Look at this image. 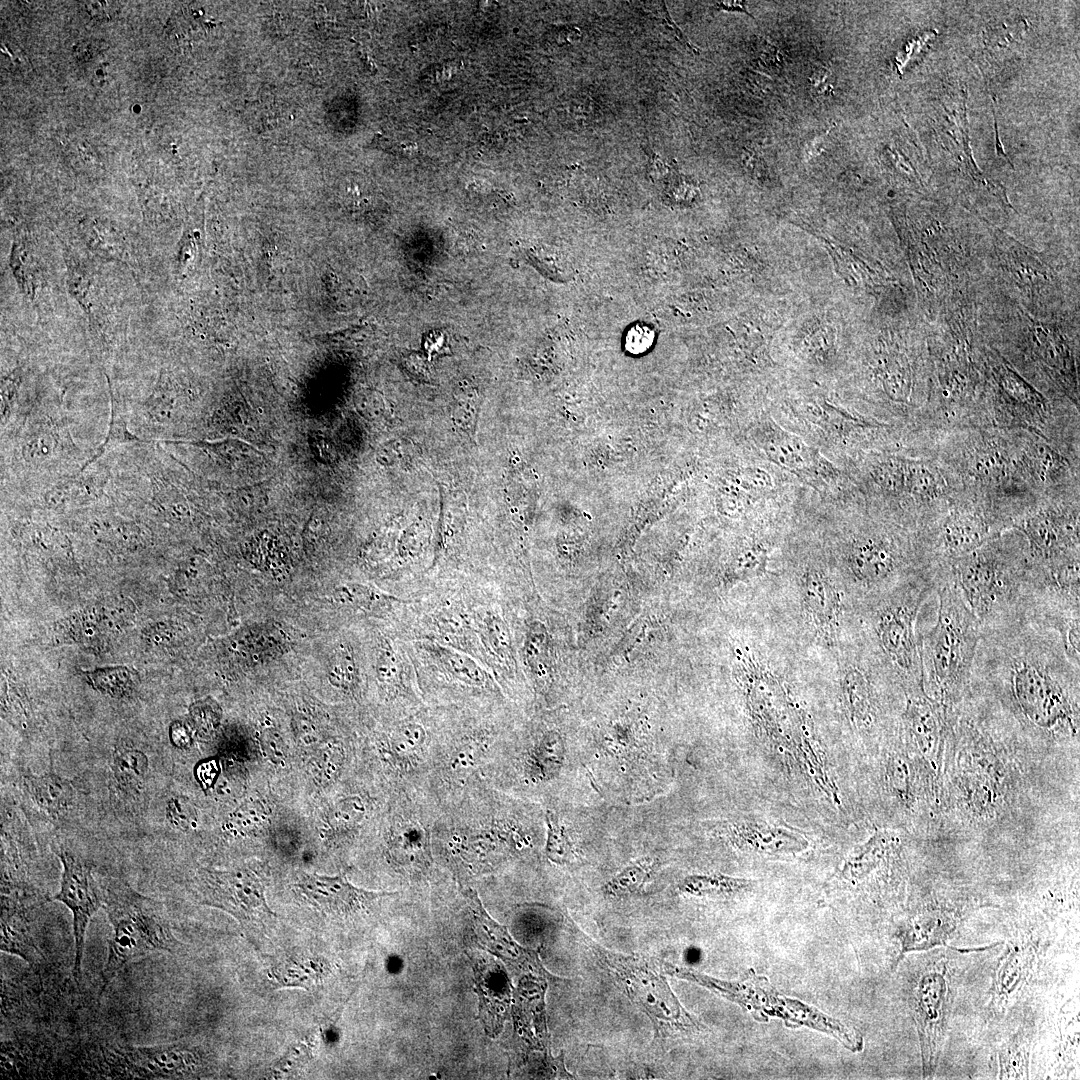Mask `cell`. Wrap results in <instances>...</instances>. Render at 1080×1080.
<instances>
[{
	"label": "cell",
	"instance_id": "cell-42",
	"mask_svg": "<svg viewBox=\"0 0 1080 1080\" xmlns=\"http://www.w3.org/2000/svg\"><path fill=\"white\" fill-rule=\"evenodd\" d=\"M93 687L111 697H122L130 689L131 676L126 668H105L87 674Z\"/></svg>",
	"mask_w": 1080,
	"mask_h": 1080
},
{
	"label": "cell",
	"instance_id": "cell-29",
	"mask_svg": "<svg viewBox=\"0 0 1080 1080\" xmlns=\"http://www.w3.org/2000/svg\"><path fill=\"white\" fill-rule=\"evenodd\" d=\"M1037 956V945L1028 941L1011 943L1002 958L994 980V997L1005 1004L1016 997L1026 984Z\"/></svg>",
	"mask_w": 1080,
	"mask_h": 1080
},
{
	"label": "cell",
	"instance_id": "cell-8",
	"mask_svg": "<svg viewBox=\"0 0 1080 1080\" xmlns=\"http://www.w3.org/2000/svg\"><path fill=\"white\" fill-rule=\"evenodd\" d=\"M438 805L421 789L389 792L372 834L389 869L413 886L435 878L432 826ZM375 816V814H374Z\"/></svg>",
	"mask_w": 1080,
	"mask_h": 1080
},
{
	"label": "cell",
	"instance_id": "cell-15",
	"mask_svg": "<svg viewBox=\"0 0 1080 1080\" xmlns=\"http://www.w3.org/2000/svg\"><path fill=\"white\" fill-rule=\"evenodd\" d=\"M194 890L200 904L233 916L246 931L265 930L276 919L266 900V876L259 865L200 868Z\"/></svg>",
	"mask_w": 1080,
	"mask_h": 1080
},
{
	"label": "cell",
	"instance_id": "cell-20",
	"mask_svg": "<svg viewBox=\"0 0 1080 1080\" xmlns=\"http://www.w3.org/2000/svg\"><path fill=\"white\" fill-rule=\"evenodd\" d=\"M350 869L334 876L300 871L293 884L294 891L316 910L336 917L369 912L381 899L399 895L398 891H373L355 886L348 880Z\"/></svg>",
	"mask_w": 1080,
	"mask_h": 1080
},
{
	"label": "cell",
	"instance_id": "cell-31",
	"mask_svg": "<svg viewBox=\"0 0 1080 1080\" xmlns=\"http://www.w3.org/2000/svg\"><path fill=\"white\" fill-rule=\"evenodd\" d=\"M958 924V915L948 910H926L914 916L902 934V951L926 950L945 945Z\"/></svg>",
	"mask_w": 1080,
	"mask_h": 1080
},
{
	"label": "cell",
	"instance_id": "cell-46",
	"mask_svg": "<svg viewBox=\"0 0 1080 1080\" xmlns=\"http://www.w3.org/2000/svg\"><path fill=\"white\" fill-rule=\"evenodd\" d=\"M263 755L273 764L280 765L288 757L287 746L280 734L273 729H266L260 737Z\"/></svg>",
	"mask_w": 1080,
	"mask_h": 1080
},
{
	"label": "cell",
	"instance_id": "cell-25",
	"mask_svg": "<svg viewBox=\"0 0 1080 1080\" xmlns=\"http://www.w3.org/2000/svg\"><path fill=\"white\" fill-rule=\"evenodd\" d=\"M457 884L467 906L474 914L478 930L485 931L484 937L487 939L486 944L490 947L489 949L502 957L507 964L517 969L544 976L545 970L539 961L537 953L518 945L509 935L505 926H501L491 919L485 911L475 888L466 883L457 882Z\"/></svg>",
	"mask_w": 1080,
	"mask_h": 1080
},
{
	"label": "cell",
	"instance_id": "cell-6",
	"mask_svg": "<svg viewBox=\"0 0 1080 1080\" xmlns=\"http://www.w3.org/2000/svg\"><path fill=\"white\" fill-rule=\"evenodd\" d=\"M938 595L934 626L919 635L923 687L949 708L970 684L981 626L946 569L935 579Z\"/></svg>",
	"mask_w": 1080,
	"mask_h": 1080
},
{
	"label": "cell",
	"instance_id": "cell-24",
	"mask_svg": "<svg viewBox=\"0 0 1080 1080\" xmlns=\"http://www.w3.org/2000/svg\"><path fill=\"white\" fill-rule=\"evenodd\" d=\"M801 595L805 615L816 635L833 643L841 610L838 590L824 573L813 569L801 577Z\"/></svg>",
	"mask_w": 1080,
	"mask_h": 1080
},
{
	"label": "cell",
	"instance_id": "cell-51",
	"mask_svg": "<svg viewBox=\"0 0 1080 1080\" xmlns=\"http://www.w3.org/2000/svg\"><path fill=\"white\" fill-rule=\"evenodd\" d=\"M171 744L181 750L188 749L192 745V734L189 728L182 722L176 721L169 729Z\"/></svg>",
	"mask_w": 1080,
	"mask_h": 1080
},
{
	"label": "cell",
	"instance_id": "cell-10",
	"mask_svg": "<svg viewBox=\"0 0 1080 1080\" xmlns=\"http://www.w3.org/2000/svg\"><path fill=\"white\" fill-rule=\"evenodd\" d=\"M932 592L935 582L931 575L913 577L882 594L870 613L881 660L911 692L923 688L916 619Z\"/></svg>",
	"mask_w": 1080,
	"mask_h": 1080
},
{
	"label": "cell",
	"instance_id": "cell-23",
	"mask_svg": "<svg viewBox=\"0 0 1080 1080\" xmlns=\"http://www.w3.org/2000/svg\"><path fill=\"white\" fill-rule=\"evenodd\" d=\"M876 662L856 658L848 662L841 677L843 702L851 722L859 729L869 730L878 719L876 691Z\"/></svg>",
	"mask_w": 1080,
	"mask_h": 1080
},
{
	"label": "cell",
	"instance_id": "cell-38",
	"mask_svg": "<svg viewBox=\"0 0 1080 1080\" xmlns=\"http://www.w3.org/2000/svg\"><path fill=\"white\" fill-rule=\"evenodd\" d=\"M791 834L763 822L741 823L731 827V835L737 844H747L756 849H762L761 851H764V849L766 851H773L772 849L779 851L780 848H787L784 841L797 840Z\"/></svg>",
	"mask_w": 1080,
	"mask_h": 1080
},
{
	"label": "cell",
	"instance_id": "cell-53",
	"mask_svg": "<svg viewBox=\"0 0 1080 1080\" xmlns=\"http://www.w3.org/2000/svg\"><path fill=\"white\" fill-rule=\"evenodd\" d=\"M832 129L833 126L830 127L827 131H824L822 134H819L816 137L812 138L804 145L803 157L806 160L816 157L824 150L826 140Z\"/></svg>",
	"mask_w": 1080,
	"mask_h": 1080
},
{
	"label": "cell",
	"instance_id": "cell-9",
	"mask_svg": "<svg viewBox=\"0 0 1080 1080\" xmlns=\"http://www.w3.org/2000/svg\"><path fill=\"white\" fill-rule=\"evenodd\" d=\"M404 644L426 705L471 708L515 705L493 674L475 658L433 641H404Z\"/></svg>",
	"mask_w": 1080,
	"mask_h": 1080
},
{
	"label": "cell",
	"instance_id": "cell-48",
	"mask_svg": "<svg viewBox=\"0 0 1080 1080\" xmlns=\"http://www.w3.org/2000/svg\"><path fill=\"white\" fill-rule=\"evenodd\" d=\"M356 407L359 413L368 420L380 419L385 412L383 399L373 392L359 396L356 400Z\"/></svg>",
	"mask_w": 1080,
	"mask_h": 1080
},
{
	"label": "cell",
	"instance_id": "cell-14",
	"mask_svg": "<svg viewBox=\"0 0 1080 1080\" xmlns=\"http://www.w3.org/2000/svg\"><path fill=\"white\" fill-rule=\"evenodd\" d=\"M1079 496L1043 500L1013 528L1023 534L1032 567L1056 571L1080 566Z\"/></svg>",
	"mask_w": 1080,
	"mask_h": 1080
},
{
	"label": "cell",
	"instance_id": "cell-18",
	"mask_svg": "<svg viewBox=\"0 0 1080 1080\" xmlns=\"http://www.w3.org/2000/svg\"><path fill=\"white\" fill-rule=\"evenodd\" d=\"M373 640L371 670L378 702L384 708L382 719L404 717L426 706L404 641L381 632Z\"/></svg>",
	"mask_w": 1080,
	"mask_h": 1080
},
{
	"label": "cell",
	"instance_id": "cell-45",
	"mask_svg": "<svg viewBox=\"0 0 1080 1080\" xmlns=\"http://www.w3.org/2000/svg\"><path fill=\"white\" fill-rule=\"evenodd\" d=\"M191 717L198 733L206 736L215 730L220 714L218 707L214 703L201 701L191 707Z\"/></svg>",
	"mask_w": 1080,
	"mask_h": 1080
},
{
	"label": "cell",
	"instance_id": "cell-21",
	"mask_svg": "<svg viewBox=\"0 0 1080 1080\" xmlns=\"http://www.w3.org/2000/svg\"><path fill=\"white\" fill-rule=\"evenodd\" d=\"M26 885L1 887V951L21 957L35 967L43 961L31 918Z\"/></svg>",
	"mask_w": 1080,
	"mask_h": 1080
},
{
	"label": "cell",
	"instance_id": "cell-52",
	"mask_svg": "<svg viewBox=\"0 0 1080 1080\" xmlns=\"http://www.w3.org/2000/svg\"><path fill=\"white\" fill-rule=\"evenodd\" d=\"M832 74L825 68H817L810 76V85L812 90L818 94H826L833 90L831 84Z\"/></svg>",
	"mask_w": 1080,
	"mask_h": 1080
},
{
	"label": "cell",
	"instance_id": "cell-26",
	"mask_svg": "<svg viewBox=\"0 0 1080 1080\" xmlns=\"http://www.w3.org/2000/svg\"><path fill=\"white\" fill-rule=\"evenodd\" d=\"M472 966L479 997V1018L486 1033L495 1036L506 1018L509 981L504 968L492 958L473 959Z\"/></svg>",
	"mask_w": 1080,
	"mask_h": 1080
},
{
	"label": "cell",
	"instance_id": "cell-7",
	"mask_svg": "<svg viewBox=\"0 0 1080 1080\" xmlns=\"http://www.w3.org/2000/svg\"><path fill=\"white\" fill-rule=\"evenodd\" d=\"M102 890V908L112 928L102 970V990L132 961L157 952L184 953L186 947L175 936L162 902L120 879H109Z\"/></svg>",
	"mask_w": 1080,
	"mask_h": 1080
},
{
	"label": "cell",
	"instance_id": "cell-47",
	"mask_svg": "<svg viewBox=\"0 0 1080 1080\" xmlns=\"http://www.w3.org/2000/svg\"><path fill=\"white\" fill-rule=\"evenodd\" d=\"M653 340V330L647 325L637 324L627 332L625 347L629 352L639 354L649 349Z\"/></svg>",
	"mask_w": 1080,
	"mask_h": 1080
},
{
	"label": "cell",
	"instance_id": "cell-57",
	"mask_svg": "<svg viewBox=\"0 0 1080 1080\" xmlns=\"http://www.w3.org/2000/svg\"><path fill=\"white\" fill-rule=\"evenodd\" d=\"M1 50H2V54H6V55L9 56V60H10V62L12 64V66L17 67V68H25V67L28 66L27 58L23 54L21 49L16 48L13 45L8 46L6 44H2Z\"/></svg>",
	"mask_w": 1080,
	"mask_h": 1080
},
{
	"label": "cell",
	"instance_id": "cell-28",
	"mask_svg": "<svg viewBox=\"0 0 1080 1080\" xmlns=\"http://www.w3.org/2000/svg\"><path fill=\"white\" fill-rule=\"evenodd\" d=\"M24 791L38 809L53 819H59L74 804L75 787L71 780L58 775L52 763L42 774L27 772L23 775Z\"/></svg>",
	"mask_w": 1080,
	"mask_h": 1080
},
{
	"label": "cell",
	"instance_id": "cell-12",
	"mask_svg": "<svg viewBox=\"0 0 1080 1080\" xmlns=\"http://www.w3.org/2000/svg\"><path fill=\"white\" fill-rule=\"evenodd\" d=\"M583 941L628 997L646 1013L653 1023L656 1040L699 1029V1024L686 1012L671 990L662 972V964L656 959L607 950L585 934Z\"/></svg>",
	"mask_w": 1080,
	"mask_h": 1080
},
{
	"label": "cell",
	"instance_id": "cell-5",
	"mask_svg": "<svg viewBox=\"0 0 1080 1080\" xmlns=\"http://www.w3.org/2000/svg\"><path fill=\"white\" fill-rule=\"evenodd\" d=\"M515 705L499 708L434 707L437 731L423 791L441 807L481 772L513 726Z\"/></svg>",
	"mask_w": 1080,
	"mask_h": 1080
},
{
	"label": "cell",
	"instance_id": "cell-16",
	"mask_svg": "<svg viewBox=\"0 0 1080 1080\" xmlns=\"http://www.w3.org/2000/svg\"><path fill=\"white\" fill-rule=\"evenodd\" d=\"M919 968L910 1006L919 1036L923 1075H933L942 1051L953 1003V975L946 955L936 953Z\"/></svg>",
	"mask_w": 1080,
	"mask_h": 1080
},
{
	"label": "cell",
	"instance_id": "cell-17",
	"mask_svg": "<svg viewBox=\"0 0 1080 1080\" xmlns=\"http://www.w3.org/2000/svg\"><path fill=\"white\" fill-rule=\"evenodd\" d=\"M101 1078L179 1079L200 1075L206 1066L199 1048L182 1044L100 1046L94 1058Z\"/></svg>",
	"mask_w": 1080,
	"mask_h": 1080
},
{
	"label": "cell",
	"instance_id": "cell-50",
	"mask_svg": "<svg viewBox=\"0 0 1080 1080\" xmlns=\"http://www.w3.org/2000/svg\"><path fill=\"white\" fill-rule=\"evenodd\" d=\"M219 773L218 762L214 759L201 762L195 768L196 779L204 790L211 788Z\"/></svg>",
	"mask_w": 1080,
	"mask_h": 1080
},
{
	"label": "cell",
	"instance_id": "cell-30",
	"mask_svg": "<svg viewBox=\"0 0 1080 1080\" xmlns=\"http://www.w3.org/2000/svg\"><path fill=\"white\" fill-rule=\"evenodd\" d=\"M330 973V963L321 955H293L270 966L268 978L277 988L310 990L323 983Z\"/></svg>",
	"mask_w": 1080,
	"mask_h": 1080
},
{
	"label": "cell",
	"instance_id": "cell-40",
	"mask_svg": "<svg viewBox=\"0 0 1080 1080\" xmlns=\"http://www.w3.org/2000/svg\"><path fill=\"white\" fill-rule=\"evenodd\" d=\"M747 885V881L721 875L689 876L679 886L681 892L694 895H716L735 892Z\"/></svg>",
	"mask_w": 1080,
	"mask_h": 1080
},
{
	"label": "cell",
	"instance_id": "cell-58",
	"mask_svg": "<svg viewBox=\"0 0 1080 1080\" xmlns=\"http://www.w3.org/2000/svg\"><path fill=\"white\" fill-rule=\"evenodd\" d=\"M714 7L718 10L728 12H741L755 19L754 16L748 11L746 7V2L744 1H719L714 3Z\"/></svg>",
	"mask_w": 1080,
	"mask_h": 1080
},
{
	"label": "cell",
	"instance_id": "cell-54",
	"mask_svg": "<svg viewBox=\"0 0 1080 1080\" xmlns=\"http://www.w3.org/2000/svg\"><path fill=\"white\" fill-rule=\"evenodd\" d=\"M402 457V449L396 441L381 446L378 452V459L382 464H394L400 461Z\"/></svg>",
	"mask_w": 1080,
	"mask_h": 1080
},
{
	"label": "cell",
	"instance_id": "cell-35",
	"mask_svg": "<svg viewBox=\"0 0 1080 1080\" xmlns=\"http://www.w3.org/2000/svg\"><path fill=\"white\" fill-rule=\"evenodd\" d=\"M546 842L544 853L547 859L557 865H566L576 858L575 845L570 831L561 816L551 808L545 812Z\"/></svg>",
	"mask_w": 1080,
	"mask_h": 1080
},
{
	"label": "cell",
	"instance_id": "cell-22",
	"mask_svg": "<svg viewBox=\"0 0 1080 1080\" xmlns=\"http://www.w3.org/2000/svg\"><path fill=\"white\" fill-rule=\"evenodd\" d=\"M752 440L772 462L785 469L806 474L821 470L817 452L771 419L752 427Z\"/></svg>",
	"mask_w": 1080,
	"mask_h": 1080
},
{
	"label": "cell",
	"instance_id": "cell-37",
	"mask_svg": "<svg viewBox=\"0 0 1080 1080\" xmlns=\"http://www.w3.org/2000/svg\"><path fill=\"white\" fill-rule=\"evenodd\" d=\"M481 397L476 388L462 382L454 394L451 418L456 430L474 441L479 420Z\"/></svg>",
	"mask_w": 1080,
	"mask_h": 1080
},
{
	"label": "cell",
	"instance_id": "cell-55",
	"mask_svg": "<svg viewBox=\"0 0 1080 1080\" xmlns=\"http://www.w3.org/2000/svg\"><path fill=\"white\" fill-rule=\"evenodd\" d=\"M100 52V44L95 41H82L74 47V56L81 61H89Z\"/></svg>",
	"mask_w": 1080,
	"mask_h": 1080
},
{
	"label": "cell",
	"instance_id": "cell-43",
	"mask_svg": "<svg viewBox=\"0 0 1080 1080\" xmlns=\"http://www.w3.org/2000/svg\"><path fill=\"white\" fill-rule=\"evenodd\" d=\"M165 817L173 828L183 832L194 829L198 821L194 804L183 795L174 796L167 801Z\"/></svg>",
	"mask_w": 1080,
	"mask_h": 1080
},
{
	"label": "cell",
	"instance_id": "cell-49",
	"mask_svg": "<svg viewBox=\"0 0 1080 1080\" xmlns=\"http://www.w3.org/2000/svg\"><path fill=\"white\" fill-rule=\"evenodd\" d=\"M81 3H82L81 5L85 9V11L93 19H96V20H100V21L109 20L117 12V9H116L117 5L116 4H118V3H116V2L84 1V2H81Z\"/></svg>",
	"mask_w": 1080,
	"mask_h": 1080
},
{
	"label": "cell",
	"instance_id": "cell-36",
	"mask_svg": "<svg viewBox=\"0 0 1080 1080\" xmlns=\"http://www.w3.org/2000/svg\"><path fill=\"white\" fill-rule=\"evenodd\" d=\"M1031 1036L1019 1031L1003 1043L998 1052L999 1078H1027Z\"/></svg>",
	"mask_w": 1080,
	"mask_h": 1080
},
{
	"label": "cell",
	"instance_id": "cell-39",
	"mask_svg": "<svg viewBox=\"0 0 1080 1080\" xmlns=\"http://www.w3.org/2000/svg\"><path fill=\"white\" fill-rule=\"evenodd\" d=\"M110 394H111V416H110V423H109L108 433H107V435L105 437L104 442L99 446V448L94 453V455L81 467V469L79 471L80 474L83 473V471L88 466H90L93 462H95L98 458H100L105 452H107L108 450H111L112 448L116 447L117 445L127 444V443H134V442H142V443H150V442H152V441H149V440H143V439L137 437L136 435H134L132 432H130V430L128 429V426H127V421H126L125 414L120 410V408L118 406V403H117L116 399L114 398V396L112 395L111 392H110Z\"/></svg>",
	"mask_w": 1080,
	"mask_h": 1080
},
{
	"label": "cell",
	"instance_id": "cell-44",
	"mask_svg": "<svg viewBox=\"0 0 1080 1080\" xmlns=\"http://www.w3.org/2000/svg\"><path fill=\"white\" fill-rule=\"evenodd\" d=\"M311 1058V1045L308 1042H299L273 1063L270 1073L278 1078L290 1076L308 1064Z\"/></svg>",
	"mask_w": 1080,
	"mask_h": 1080
},
{
	"label": "cell",
	"instance_id": "cell-34",
	"mask_svg": "<svg viewBox=\"0 0 1080 1080\" xmlns=\"http://www.w3.org/2000/svg\"><path fill=\"white\" fill-rule=\"evenodd\" d=\"M269 813V808L261 799H248L228 814L222 828L234 837L250 836L266 826Z\"/></svg>",
	"mask_w": 1080,
	"mask_h": 1080
},
{
	"label": "cell",
	"instance_id": "cell-32",
	"mask_svg": "<svg viewBox=\"0 0 1080 1080\" xmlns=\"http://www.w3.org/2000/svg\"><path fill=\"white\" fill-rule=\"evenodd\" d=\"M110 766L119 791L135 794L142 790L149 770V759L143 751L132 747H119L112 754Z\"/></svg>",
	"mask_w": 1080,
	"mask_h": 1080
},
{
	"label": "cell",
	"instance_id": "cell-27",
	"mask_svg": "<svg viewBox=\"0 0 1080 1080\" xmlns=\"http://www.w3.org/2000/svg\"><path fill=\"white\" fill-rule=\"evenodd\" d=\"M376 798L366 791L350 792L327 809L323 818V832L328 839L338 843H351L361 836L376 812Z\"/></svg>",
	"mask_w": 1080,
	"mask_h": 1080
},
{
	"label": "cell",
	"instance_id": "cell-56",
	"mask_svg": "<svg viewBox=\"0 0 1080 1080\" xmlns=\"http://www.w3.org/2000/svg\"><path fill=\"white\" fill-rule=\"evenodd\" d=\"M651 6H652L653 8H655V9H656V12H659L660 16H661V17H662V18H663L664 20H666V23L668 24V26H669L670 28H672V29H673V31H674L675 35H676V36L678 37V39H679V40H680V41H681V42H682V43H683L684 45H686L687 47H689V48H690V49H691L692 51H694V52H697V48H695V47H694V46H693V45H692V44H691V43L689 42V40H688V39H687V38L685 37V35H684V34L682 33V31H681V30H680V29H679V28L677 27V25H676V24H675V23H674V22H673V21L671 20V17L669 16V14H668V11L666 10V7H665V5H663V3H662V2H657V3H655V4L651 5Z\"/></svg>",
	"mask_w": 1080,
	"mask_h": 1080
},
{
	"label": "cell",
	"instance_id": "cell-4",
	"mask_svg": "<svg viewBox=\"0 0 1080 1080\" xmlns=\"http://www.w3.org/2000/svg\"><path fill=\"white\" fill-rule=\"evenodd\" d=\"M946 568L981 633L1028 620L1030 560L1026 539L1017 529L1000 533Z\"/></svg>",
	"mask_w": 1080,
	"mask_h": 1080
},
{
	"label": "cell",
	"instance_id": "cell-19",
	"mask_svg": "<svg viewBox=\"0 0 1080 1080\" xmlns=\"http://www.w3.org/2000/svg\"><path fill=\"white\" fill-rule=\"evenodd\" d=\"M54 852L62 864V874L59 890L52 899L65 905L72 914V975L78 984L82 976L87 929L91 918L103 907V890L95 880L93 867L87 860L62 845Z\"/></svg>",
	"mask_w": 1080,
	"mask_h": 1080
},
{
	"label": "cell",
	"instance_id": "cell-41",
	"mask_svg": "<svg viewBox=\"0 0 1080 1080\" xmlns=\"http://www.w3.org/2000/svg\"><path fill=\"white\" fill-rule=\"evenodd\" d=\"M650 873L647 862L639 861L624 868L603 887L609 896H623L640 891Z\"/></svg>",
	"mask_w": 1080,
	"mask_h": 1080
},
{
	"label": "cell",
	"instance_id": "cell-3",
	"mask_svg": "<svg viewBox=\"0 0 1080 1080\" xmlns=\"http://www.w3.org/2000/svg\"><path fill=\"white\" fill-rule=\"evenodd\" d=\"M929 444L959 499L980 507L1004 530L1042 502L1021 461L1016 429L958 428Z\"/></svg>",
	"mask_w": 1080,
	"mask_h": 1080
},
{
	"label": "cell",
	"instance_id": "cell-11",
	"mask_svg": "<svg viewBox=\"0 0 1080 1080\" xmlns=\"http://www.w3.org/2000/svg\"><path fill=\"white\" fill-rule=\"evenodd\" d=\"M367 737V753L388 792L423 790L437 731L434 707L424 706L404 717L381 719Z\"/></svg>",
	"mask_w": 1080,
	"mask_h": 1080
},
{
	"label": "cell",
	"instance_id": "cell-13",
	"mask_svg": "<svg viewBox=\"0 0 1080 1080\" xmlns=\"http://www.w3.org/2000/svg\"><path fill=\"white\" fill-rule=\"evenodd\" d=\"M462 585L483 652L484 666L493 674L507 698L517 705L523 699L524 682L501 585L481 575L466 573H462Z\"/></svg>",
	"mask_w": 1080,
	"mask_h": 1080
},
{
	"label": "cell",
	"instance_id": "cell-1",
	"mask_svg": "<svg viewBox=\"0 0 1080 1080\" xmlns=\"http://www.w3.org/2000/svg\"><path fill=\"white\" fill-rule=\"evenodd\" d=\"M970 683L1032 727L1071 732L1077 725L1079 667L1054 631L1033 622L981 633Z\"/></svg>",
	"mask_w": 1080,
	"mask_h": 1080
},
{
	"label": "cell",
	"instance_id": "cell-33",
	"mask_svg": "<svg viewBox=\"0 0 1080 1080\" xmlns=\"http://www.w3.org/2000/svg\"><path fill=\"white\" fill-rule=\"evenodd\" d=\"M347 760L348 751L342 741L321 743L310 752L311 774L319 785L329 786L341 777Z\"/></svg>",
	"mask_w": 1080,
	"mask_h": 1080
},
{
	"label": "cell",
	"instance_id": "cell-2",
	"mask_svg": "<svg viewBox=\"0 0 1080 1080\" xmlns=\"http://www.w3.org/2000/svg\"><path fill=\"white\" fill-rule=\"evenodd\" d=\"M534 807L474 777L454 800L439 807L432 826L437 864L454 881L496 871L505 862L529 853L542 828Z\"/></svg>",
	"mask_w": 1080,
	"mask_h": 1080
}]
</instances>
